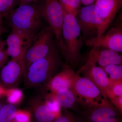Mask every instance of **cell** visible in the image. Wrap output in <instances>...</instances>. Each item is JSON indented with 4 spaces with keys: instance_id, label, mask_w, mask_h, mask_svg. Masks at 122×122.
<instances>
[{
    "instance_id": "ffe728a7",
    "label": "cell",
    "mask_w": 122,
    "mask_h": 122,
    "mask_svg": "<svg viewBox=\"0 0 122 122\" xmlns=\"http://www.w3.org/2000/svg\"><path fill=\"white\" fill-rule=\"evenodd\" d=\"M102 68L107 75H109V78L112 80L122 79V65H110Z\"/></svg>"
},
{
    "instance_id": "d4e9b609",
    "label": "cell",
    "mask_w": 122,
    "mask_h": 122,
    "mask_svg": "<svg viewBox=\"0 0 122 122\" xmlns=\"http://www.w3.org/2000/svg\"><path fill=\"white\" fill-rule=\"evenodd\" d=\"M15 0H0V17L11 8Z\"/></svg>"
},
{
    "instance_id": "7c38bea8",
    "label": "cell",
    "mask_w": 122,
    "mask_h": 122,
    "mask_svg": "<svg viewBox=\"0 0 122 122\" xmlns=\"http://www.w3.org/2000/svg\"><path fill=\"white\" fill-rule=\"evenodd\" d=\"M94 4L103 21L96 37H99L103 35L121 9L122 0H96Z\"/></svg>"
},
{
    "instance_id": "7a4b0ae2",
    "label": "cell",
    "mask_w": 122,
    "mask_h": 122,
    "mask_svg": "<svg viewBox=\"0 0 122 122\" xmlns=\"http://www.w3.org/2000/svg\"><path fill=\"white\" fill-rule=\"evenodd\" d=\"M63 11V48L61 53L66 64L73 68L81 61V49L85 41L81 35V29L76 17Z\"/></svg>"
},
{
    "instance_id": "44dd1931",
    "label": "cell",
    "mask_w": 122,
    "mask_h": 122,
    "mask_svg": "<svg viewBox=\"0 0 122 122\" xmlns=\"http://www.w3.org/2000/svg\"><path fill=\"white\" fill-rule=\"evenodd\" d=\"M54 122H84V121L82 118L79 117L75 115L68 109L63 108L61 114L55 119Z\"/></svg>"
},
{
    "instance_id": "5bb4252c",
    "label": "cell",
    "mask_w": 122,
    "mask_h": 122,
    "mask_svg": "<svg viewBox=\"0 0 122 122\" xmlns=\"http://www.w3.org/2000/svg\"><path fill=\"white\" fill-rule=\"evenodd\" d=\"M90 52L86 63L103 67L110 65H122V55L114 51L93 47Z\"/></svg>"
},
{
    "instance_id": "d6986e66",
    "label": "cell",
    "mask_w": 122,
    "mask_h": 122,
    "mask_svg": "<svg viewBox=\"0 0 122 122\" xmlns=\"http://www.w3.org/2000/svg\"><path fill=\"white\" fill-rule=\"evenodd\" d=\"M63 10L76 17L81 7L79 0H59Z\"/></svg>"
},
{
    "instance_id": "603a6c76",
    "label": "cell",
    "mask_w": 122,
    "mask_h": 122,
    "mask_svg": "<svg viewBox=\"0 0 122 122\" xmlns=\"http://www.w3.org/2000/svg\"><path fill=\"white\" fill-rule=\"evenodd\" d=\"M110 89L114 96H122V79L113 80L110 79Z\"/></svg>"
},
{
    "instance_id": "9a60e30c",
    "label": "cell",
    "mask_w": 122,
    "mask_h": 122,
    "mask_svg": "<svg viewBox=\"0 0 122 122\" xmlns=\"http://www.w3.org/2000/svg\"><path fill=\"white\" fill-rule=\"evenodd\" d=\"M32 39L21 33L12 30L6 40L8 56L12 58L20 56L25 52L30 45Z\"/></svg>"
},
{
    "instance_id": "9c48e42d",
    "label": "cell",
    "mask_w": 122,
    "mask_h": 122,
    "mask_svg": "<svg viewBox=\"0 0 122 122\" xmlns=\"http://www.w3.org/2000/svg\"><path fill=\"white\" fill-rule=\"evenodd\" d=\"M12 58L2 68L0 73V84L7 90L16 88L25 74L24 56Z\"/></svg>"
},
{
    "instance_id": "ba28073f",
    "label": "cell",
    "mask_w": 122,
    "mask_h": 122,
    "mask_svg": "<svg viewBox=\"0 0 122 122\" xmlns=\"http://www.w3.org/2000/svg\"><path fill=\"white\" fill-rule=\"evenodd\" d=\"M82 108L84 122H122V115L109 101Z\"/></svg>"
},
{
    "instance_id": "4316f807",
    "label": "cell",
    "mask_w": 122,
    "mask_h": 122,
    "mask_svg": "<svg viewBox=\"0 0 122 122\" xmlns=\"http://www.w3.org/2000/svg\"><path fill=\"white\" fill-rule=\"evenodd\" d=\"M3 44L0 43V67L5 62L8 56L6 51L3 50Z\"/></svg>"
},
{
    "instance_id": "30bf717a",
    "label": "cell",
    "mask_w": 122,
    "mask_h": 122,
    "mask_svg": "<svg viewBox=\"0 0 122 122\" xmlns=\"http://www.w3.org/2000/svg\"><path fill=\"white\" fill-rule=\"evenodd\" d=\"M76 73L89 79L105 94L107 98L111 99L115 97L110 89V79L102 67L86 63Z\"/></svg>"
},
{
    "instance_id": "ac0fdd59",
    "label": "cell",
    "mask_w": 122,
    "mask_h": 122,
    "mask_svg": "<svg viewBox=\"0 0 122 122\" xmlns=\"http://www.w3.org/2000/svg\"><path fill=\"white\" fill-rule=\"evenodd\" d=\"M17 111L15 105L5 103L0 111V122H12Z\"/></svg>"
},
{
    "instance_id": "f546056e",
    "label": "cell",
    "mask_w": 122,
    "mask_h": 122,
    "mask_svg": "<svg viewBox=\"0 0 122 122\" xmlns=\"http://www.w3.org/2000/svg\"><path fill=\"white\" fill-rule=\"evenodd\" d=\"M1 91H2V90H1V87H0V96L1 95V94L2 93V92Z\"/></svg>"
},
{
    "instance_id": "7402d4cb",
    "label": "cell",
    "mask_w": 122,
    "mask_h": 122,
    "mask_svg": "<svg viewBox=\"0 0 122 122\" xmlns=\"http://www.w3.org/2000/svg\"><path fill=\"white\" fill-rule=\"evenodd\" d=\"M7 93V101L8 103L14 105L20 102L23 96L22 92L17 88L8 90Z\"/></svg>"
},
{
    "instance_id": "83f0119b",
    "label": "cell",
    "mask_w": 122,
    "mask_h": 122,
    "mask_svg": "<svg viewBox=\"0 0 122 122\" xmlns=\"http://www.w3.org/2000/svg\"><path fill=\"white\" fill-rule=\"evenodd\" d=\"M38 0H19L20 5L24 4H30V2H35Z\"/></svg>"
},
{
    "instance_id": "3957f363",
    "label": "cell",
    "mask_w": 122,
    "mask_h": 122,
    "mask_svg": "<svg viewBox=\"0 0 122 122\" xmlns=\"http://www.w3.org/2000/svg\"><path fill=\"white\" fill-rule=\"evenodd\" d=\"M42 16L39 8L30 4L20 5L10 16L12 30L33 39L41 29Z\"/></svg>"
},
{
    "instance_id": "8992f818",
    "label": "cell",
    "mask_w": 122,
    "mask_h": 122,
    "mask_svg": "<svg viewBox=\"0 0 122 122\" xmlns=\"http://www.w3.org/2000/svg\"><path fill=\"white\" fill-rule=\"evenodd\" d=\"M39 8L42 16L45 18L54 34L56 43L61 52L63 50L62 28L64 13L59 0H43Z\"/></svg>"
},
{
    "instance_id": "e0dca14e",
    "label": "cell",
    "mask_w": 122,
    "mask_h": 122,
    "mask_svg": "<svg viewBox=\"0 0 122 122\" xmlns=\"http://www.w3.org/2000/svg\"><path fill=\"white\" fill-rule=\"evenodd\" d=\"M58 103L63 108L77 110L79 106L75 94L69 89L59 90L55 94Z\"/></svg>"
},
{
    "instance_id": "6da1fadb",
    "label": "cell",
    "mask_w": 122,
    "mask_h": 122,
    "mask_svg": "<svg viewBox=\"0 0 122 122\" xmlns=\"http://www.w3.org/2000/svg\"><path fill=\"white\" fill-rule=\"evenodd\" d=\"M62 63L56 47L45 57L30 66L24 74L25 87L46 88L48 83L56 74Z\"/></svg>"
},
{
    "instance_id": "8fae6325",
    "label": "cell",
    "mask_w": 122,
    "mask_h": 122,
    "mask_svg": "<svg viewBox=\"0 0 122 122\" xmlns=\"http://www.w3.org/2000/svg\"><path fill=\"white\" fill-rule=\"evenodd\" d=\"M122 26L118 24L111 29L106 34L99 37H94L84 41L86 45L99 47L117 52H122Z\"/></svg>"
},
{
    "instance_id": "277c9868",
    "label": "cell",
    "mask_w": 122,
    "mask_h": 122,
    "mask_svg": "<svg viewBox=\"0 0 122 122\" xmlns=\"http://www.w3.org/2000/svg\"><path fill=\"white\" fill-rule=\"evenodd\" d=\"M54 37L49 26L44 27L34 36L25 53V73L31 64L45 57L57 47Z\"/></svg>"
},
{
    "instance_id": "5b68a950",
    "label": "cell",
    "mask_w": 122,
    "mask_h": 122,
    "mask_svg": "<svg viewBox=\"0 0 122 122\" xmlns=\"http://www.w3.org/2000/svg\"><path fill=\"white\" fill-rule=\"evenodd\" d=\"M73 91L82 107L102 105L109 101L105 94L91 81L77 73Z\"/></svg>"
},
{
    "instance_id": "484cf974",
    "label": "cell",
    "mask_w": 122,
    "mask_h": 122,
    "mask_svg": "<svg viewBox=\"0 0 122 122\" xmlns=\"http://www.w3.org/2000/svg\"><path fill=\"white\" fill-rule=\"evenodd\" d=\"M113 106L121 114L122 113V96H117L111 99Z\"/></svg>"
},
{
    "instance_id": "2e32d148",
    "label": "cell",
    "mask_w": 122,
    "mask_h": 122,
    "mask_svg": "<svg viewBox=\"0 0 122 122\" xmlns=\"http://www.w3.org/2000/svg\"><path fill=\"white\" fill-rule=\"evenodd\" d=\"M29 104L37 122H54L59 116L46 104L42 97H34L30 99Z\"/></svg>"
},
{
    "instance_id": "cb8c5ba5",
    "label": "cell",
    "mask_w": 122,
    "mask_h": 122,
    "mask_svg": "<svg viewBox=\"0 0 122 122\" xmlns=\"http://www.w3.org/2000/svg\"><path fill=\"white\" fill-rule=\"evenodd\" d=\"M30 115L28 112L18 111L15 115L12 122H30Z\"/></svg>"
},
{
    "instance_id": "52a82bcc",
    "label": "cell",
    "mask_w": 122,
    "mask_h": 122,
    "mask_svg": "<svg viewBox=\"0 0 122 122\" xmlns=\"http://www.w3.org/2000/svg\"><path fill=\"white\" fill-rule=\"evenodd\" d=\"M76 17L84 41L97 37L103 21L94 4L81 7Z\"/></svg>"
},
{
    "instance_id": "f1b7e54d",
    "label": "cell",
    "mask_w": 122,
    "mask_h": 122,
    "mask_svg": "<svg viewBox=\"0 0 122 122\" xmlns=\"http://www.w3.org/2000/svg\"><path fill=\"white\" fill-rule=\"evenodd\" d=\"M5 103V102L4 100H3L2 98H0V111L1 107Z\"/></svg>"
},
{
    "instance_id": "4fadbf2b",
    "label": "cell",
    "mask_w": 122,
    "mask_h": 122,
    "mask_svg": "<svg viewBox=\"0 0 122 122\" xmlns=\"http://www.w3.org/2000/svg\"><path fill=\"white\" fill-rule=\"evenodd\" d=\"M61 67V71L51 79L46 86V89L54 95L64 89H69L73 91L76 73L68 64L62 62Z\"/></svg>"
}]
</instances>
